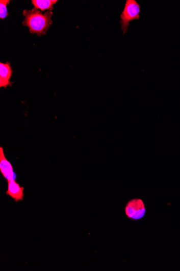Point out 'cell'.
Returning a JSON list of instances; mask_svg holds the SVG:
<instances>
[{
  "label": "cell",
  "mask_w": 180,
  "mask_h": 271,
  "mask_svg": "<svg viewBox=\"0 0 180 271\" xmlns=\"http://www.w3.org/2000/svg\"><path fill=\"white\" fill-rule=\"evenodd\" d=\"M8 190L6 195L11 197L15 202L23 201L24 197V188L21 187L15 180L7 181Z\"/></svg>",
  "instance_id": "5"
},
{
  "label": "cell",
  "mask_w": 180,
  "mask_h": 271,
  "mask_svg": "<svg viewBox=\"0 0 180 271\" xmlns=\"http://www.w3.org/2000/svg\"><path fill=\"white\" fill-rule=\"evenodd\" d=\"M57 0H33L32 4L34 8L40 9L42 12L46 10L52 11L54 9V5L57 3Z\"/></svg>",
  "instance_id": "7"
},
{
  "label": "cell",
  "mask_w": 180,
  "mask_h": 271,
  "mask_svg": "<svg viewBox=\"0 0 180 271\" xmlns=\"http://www.w3.org/2000/svg\"><path fill=\"white\" fill-rule=\"evenodd\" d=\"M125 213L128 219L134 221H139L145 217L146 205L144 201L141 199H132L126 204Z\"/></svg>",
  "instance_id": "3"
},
{
  "label": "cell",
  "mask_w": 180,
  "mask_h": 271,
  "mask_svg": "<svg viewBox=\"0 0 180 271\" xmlns=\"http://www.w3.org/2000/svg\"><path fill=\"white\" fill-rule=\"evenodd\" d=\"M23 15L24 17L23 25L29 28L32 34L40 36L46 34L53 23L52 11L42 14L38 9L33 8L32 10H24Z\"/></svg>",
  "instance_id": "1"
},
{
  "label": "cell",
  "mask_w": 180,
  "mask_h": 271,
  "mask_svg": "<svg viewBox=\"0 0 180 271\" xmlns=\"http://www.w3.org/2000/svg\"><path fill=\"white\" fill-rule=\"evenodd\" d=\"M0 172L7 181L15 180L16 175L13 165L7 160L2 147H0Z\"/></svg>",
  "instance_id": "4"
},
{
  "label": "cell",
  "mask_w": 180,
  "mask_h": 271,
  "mask_svg": "<svg viewBox=\"0 0 180 271\" xmlns=\"http://www.w3.org/2000/svg\"><path fill=\"white\" fill-rule=\"evenodd\" d=\"M9 0H1L0 1V18L1 19L5 18L8 16L7 6L10 3Z\"/></svg>",
  "instance_id": "8"
},
{
  "label": "cell",
  "mask_w": 180,
  "mask_h": 271,
  "mask_svg": "<svg viewBox=\"0 0 180 271\" xmlns=\"http://www.w3.org/2000/svg\"><path fill=\"white\" fill-rule=\"evenodd\" d=\"M140 13L141 7L136 0H126L124 10L120 16V24L123 34L125 35L128 32L132 21L140 19Z\"/></svg>",
  "instance_id": "2"
},
{
  "label": "cell",
  "mask_w": 180,
  "mask_h": 271,
  "mask_svg": "<svg viewBox=\"0 0 180 271\" xmlns=\"http://www.w3.org/2000/svg\"><path fill=\"white\" fill-rule=\"evenodd\" d=\"M12 74L13 70L10 63H0V87L6 88L12 86L13 82L10 81Z\"/></svg>",
  "instance_id": "6"
}]
</instances>
